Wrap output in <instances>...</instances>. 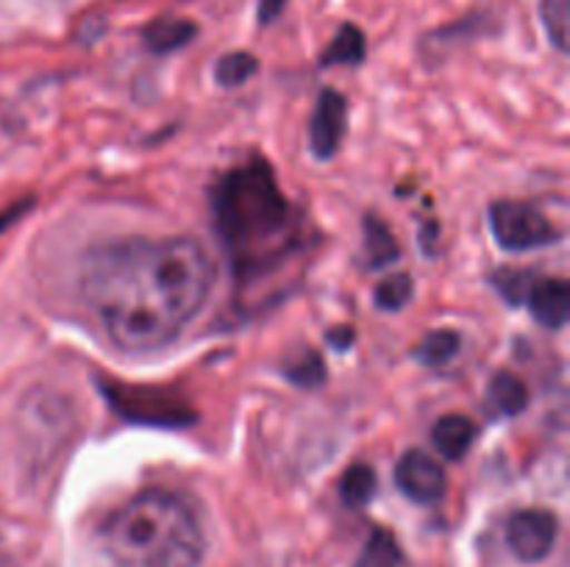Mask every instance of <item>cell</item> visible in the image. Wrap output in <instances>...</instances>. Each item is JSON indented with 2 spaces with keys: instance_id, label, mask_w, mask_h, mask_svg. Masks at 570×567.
Masks as SVG:
<instances>
[{
  "instance_id": "cell-8",
  "label": "cell",
  "mask_w": 570,
  "mask_h": 567,
  "mask_svg": "<svg viewBox=\"0 0 570 567\" xmlns=\"http://www.w3.org/2000/svg\"><path fill=\"white\" fill-rule=\"evenodd\" d=\"M345 111H348V106H345L343 94L334 92V89L321 92L309 122V145L317 159H332L337 153L345 133Z\"/></svg>"
},
{
  "instance_id": "cell-23",
  "label": "cell",
  "mask_w": 570,
  "mask_h": 567,
  "mask_svg": "<svg viewBox=\"0 0 570 567\" xmlns=\"http://www.w3.org/2000/svg\"><path fill=\"white\" fill-rule=\"evenodd\" d=\"M284 3H287V0H262V3H259V22H262V26H267V22L276 20V17L282 14Z\"/></svg>"
},
{
  "instance_id": "cell-2",
  "label": "cell",
  "mask_w": 570,
  "mask_h": 567,
  "mask_svg": "<svg viewBox=\"0 0 570 567\" xmlns=\"http://www.w3.org/2000/svg\"><path fill=\"white\" fill-rule=\"evenodd\" d=\"M212 217L239 284L276 270L301 242L298 215L262 156L234 167L215 183Z\"/></svg>"
},
{
  "instance_id": "cell-22",
  "label": "cell",
  "mask_w": 570,
  "mask_h": 567,
  "mask_svg": "<svg viewBox=\"0 0 570 567\" xmlns=\"http://www.w3.org/2000/svg\"><path fill=\"white\" fill-rule=\"evenodd\" d=\"M493 284L510 304H523L532 289V276L523 270H501L493 276Z\"/></svg>"
},
{
  "instance_id": "cell-3",
  "label": "cell",
  "mask_w": 570,
  "mask_h": 567,
  "mask_svg": "<svg viewBox=\"0 0 570 567\" xmlns=\"http://www.w3.org/2000/svg\"><path fill=\"white\" fill-rule=\"evenodd\" d=\"M100 543L115 567H198L206 548L193 511L161 489L122 504L100 528Z\"/></svg>"
},
{
  "instance_id": "cell-12",
  "label": "cell",
  "mask_w": 570,
  "mask_h": 567,
  "mask_svg": "<svg viewBox=\"0 0 570 567\" xmlns=\"http://www.w3.org/2000/svg\"><path fill=\"white\" fill-rule=\"evenodd\" d=\"M365 250L373 270L393 265V261L401 256V248L399 242H395L393 231H390V228L373 215L365 217Z\"/></svg>"
},
{
  "instance_id": "cell-11",
  "label": "cell",
  "mask_w": 570,
  "mask_h": 567,
  "mask_svg": "<svg viewBox=\"0 0 570 567\" xmlns=\"http://www.w3.org/2000/svg\"><path fill=\"white\" fill-rule=\"evenodd\" d=\"M195 33H198V26L193 20H184V17H159V20H154L145 28L142 39L148 44V50H154V53H173V50L193 42Z\"/></svg>"
},
{
  "instance_id": "cell-4",
  "label": "cell",
  "mask_w": 570,
  "mask_h": 567,
  "mask_svg": "<svg viewBox=\"0 0 570 567\" xmlns=\"http://www.w3.org/2000/svg\"><path fill=\"white\" fill-rule=\"evenodd\" d=\"M98 389L104 392L106 404L128 422L156 428H184L198 420L193 406L178 398V395L167 392V389L137 387V384H120L111 381V378L98 381Z\"/></svg>"
},
{
  "instance_id": "cell-6",
  "label": "cell",
  "mask_w": 570,
  "mask_h": 567,
  "mask_svg": "<svg viewBox=\"0 0 570 567\" xmlns=\"http://www.w3.org/2000/svg\"><path fill=\"white\" fill-rule=\"evenodd\" d=\"M557 517L546 509L515 511L507 523V545L521 561H540L557 543Z\"/></svg>"
},
{
  "instance_id": "cell-18",
  "label": "cell",
  "mask_w": 570,
  "mask_h": 567,
  "mask_svg": "<svg viewBox=\"0 0 570 567\" xmlns=\"http://www.w3.org/2000/svg\"><path fill=\"white\" fill-rule=\"evenodd\" d=\"M256 70H259L256 56L245 53V50H237V53H226L220 61H217L215 78L220 87L232 89V87H239V83H245L248 78H254Z\"/></svg>"
},
{
  "instance_id": "cell-19",
  "label": "cell",
  "mask_w": 570,
  "mask_h": 567,
  "mask_svg": "<svg viewBox=\"0 0 570 567\" xmlns=\"http://www.w3.org/2000/svg\"><path fill=\"white\" fill-rule=\"evenodd\" d=\"M412 289H415L412 287V278L406 272H395V276L384 278L379 284L376 292H373V300H376V306L382 311H399L412 300Z\"/></svg>"
},
{
  "instance_id": "cell-20",
  "label": "cell",
  "mask_w": 570,
  "mask_h": 567,
  "mask_svg": "<svg viewBox=\"0 0 570 567\" xmlns=\"http://www.w3.org/2000/svg\"><path fill=\"white\" fill-rule=\"evenodd\" d=\"M284 376L293 384H298V387L315 389L326 381V367H323V359L315 350H304L298 359L284 367Z\"/></svg>"
},
{
  "instance_id": "cell-5",
  "label": "cell",
  "mask_w": 570,
  "mask_h": 567,
  "mask_svg": "<svg viewBox=\"0 0 570 567\" xmlns=\"http://www.w3.org/2000/svg\"><path fill=\"white\" fill-rule=\"evenodd\" d=\"M490 228H493L495 242L512 253L543 248L560 239V228L543 211L521 200H499L490 209Z\"/></svg>"
},
{
  "instance_id": "cell-25",
  "label": "cell",
  "mask_w": 570,
  "mask_h": 567,
  "mask_svg": "<svg viewBox=\"0 0 570 567\" xmlns=\"http://www.w3.org/2000/svg\"><path fill=\"white\" fill-rule=\"evenodd\" d=\"M28 206H31V200H22V203H17V206H11V209H6V211H0V233L6 231V228L11 226V222L17 220V217L22 215V211L28 209Z\"/></svg>"
},
{
  "instance_id": "cell-14",
  "label": "cell",
  "mask_w": 570,
  "mask_h": 567,
  "mask_svg": "<svg viewBox=\"0 0 570 567\" xmlns=\"http://www.w3.org/2000/svg\"><path fill=\"white\" fill-rule=\"evenodd\" d=\"M376 495V472L371 465H351L340 478V498L348 509H362Z\"/></svg>"
},
{
  "instance_id": "cell-15",
  "label": "cell",
  "mask_w": 570,
  "mask_h": 567,
  "mask_svg": "<svg viewBox=\"0 0 570 567\" xmlns=\"http://www.w3.org/2000/svg\"><path fill=\"white\" fill-rule=\"evenodd\" d=\"M362 59H365V33L348 22V26L340 28L337 37H334L332 44L326 48V53L321 56V64H360Z\"/></svg>"
},
{
  "instance_id": "cell-7",
  "label": "cell",
  "mask_w": 570,
  "mask_h": 567,
  "mask_svg": "<svg viewBox=\"0 0 570 567\" xmlns=\"http://www.w3.org/2000/svg\"><path fill=\"white\" fill-rule=\"evenodd\" d=\"M395 484L415 504H438L445 495V470L434 456L423 450H410L395 465Z\"/></svg>"
},
{
  "instance_id": "cell-24",
  "label": "cell",
  "mask_w": 570,
  "mask_h": 567,
  "mask_svg": "<svg viewBox=\"0 0 570 567\" xmlns=\"http://www.w3.org/2000/svg\"><path fill=\"white\" fill-rule=\"evenodd\" d=\"M328 342H332L337 350H345L351 342H354V328H351V326L334 328V331L328 334Z\"/></svg>"
},
{
  "instance_id": "cell-21",
  "label": "cell",
  "mask_w": 570,
  "mask_h": 567,
  "mask_svg": "<svg viewBox=\"0 0 570 567\" xmlns=\"http://www.w3.org/2000/svg\"><path fill=\"white\" fill-rule=\"evenodd\" d=\"M568 9L570 0H540V17L557 50L568 48Z\"/></svg>"
},
{
  "instance_id": "cell-17",
  "label": "cell",
  "mask_w": 570,
  "mask_h": 567,
  "mask_svg": "<svg viewBox=\"0 0 570 567\" xmlns=\"http://www.w3.org/2000/svg\"><path fill=\"white\" fill-rule=\"evenodd\" d=\"M460 334L451 331V328H440V331H432L421 345L415 348V356L421 365L426 367H443L460 354Z\"/></svg>"
},
{
  "instance_id": "cell-10",
  "label": "cell",
  "mask_w": 570,
  "mask_h": 567,
  "mask_svg": "<svg viewBox=\"0 0 570 567\" xmlns=\"http://www.w3.org/2000/svg\"><path fill=\"white\" fill-rule=\"evenodd\" d=\"M432 442L438 454L449 461L465 459L476 442V422L465 415H445L434 422Z\"/></svg>"
},
{
  "instance_id": "cell-9",
  "label": "cell",
  "mask_w": 570,
  "mask_h": 567,
  "mask_svg": "<svg viewBox=\"0 0 570 567\" xmlns=\"http://www.w3.org/2000/svg\"><path fill=\"white\" fill-rule=\"evenodd\" d=\"M529 309H532L534 320L543 328H562L570 317V284L566 278H543L534 281L527 295Z\"/></svg>"
},
{
  "instance_id": "cell-1",
  "label": "cell",
  "mask_w": 570,
  "mask_h": 567,
  "mask_svg": "<svg viewBox=\"0 0 570 567\" xmlns=\"http://www.w3.org/2000/svg\"><path fill=\"white\" fill-rule=\"evenodd\" d=\"M209 253L189 237L100 245L83 261L81 295L120 350H159L204 309Z\"/></svg>"
},
{
  "instance_id": "cell-13",
  "label": "cell",
  "mask_w": 570,
  "mask_h": 567,
  "mask_svg": "<svg viewBox=\"0 0 570 567\" xmlns=\"http://www.w3.org/2000/svg\"><path fill=\"white\" fill-rule=\"evenodd\" d=\"M356 567H406V556L393 534L376 528L362 548Z\"/></svg>"
},
{
  "instance_id": "cell-16",
  "label": "cell",
  "mask_w": 570,
  "mask_h": 567,
  "mask_svg": "<svg viewBox=\"0 0 570 567\" xmlns=\"http://www.w3.org/2000/svg\"><path fill=\"white\" fill-rule=\"evenodd\" d=\"M490 398L499 406L501 415H521L529 404V389L512 372H495V378L490 381Z\"/></svg>"
}]
</instances>
